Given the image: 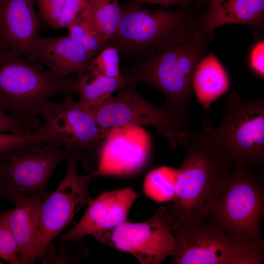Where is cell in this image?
I'll return each mask as SVG.
<instances>
[{
    "instance_id": "obj_1",
    "label": "cell",
    "mask_w": 264,
    "mask_h": 264,
    "mask_svg": "<svg viewBox=\"0 0 264 264\" xmlns=\"http://www.w3.org/2000/svg\"><path fill=\"white\" fill-rule=\"evenodd\" d=\"M184 146L186 155L177 170L175 196L164 206L174 228L192 225L206 217L231 172V166L210 141L204 122L200 132Z\"/></svg>"
},
{
    "instance_id": "obj_12",
    "label": "cell",
    "mask_w": 264,
    "mask_h": 264,
    "mask_svg": "<svg viewBox=\"0 0 264 264\" xmlns=\"http://www.w3.org/2000/svg\"><path fill=\"white\" fill-rule=\"evenodd\" d=\"M173 229L163 206L146 221H125L95 238L133 255L141 264H158L176 252V241Z\"/></svg>"
},
{
    "instance_id": "obj_6",
    "label": "cell",
    "mask_w": 264,
    "mask_h": 264,
    "mask_svg": "<svg viewBox=\"0 0 264 264\" xmlns=\"http://www.w3.org/2000/svg\"><path fill=\"white\" fill-rule=\"evenodd\" d=\"M234 165L206 217L232 238L264 249L260 223L264 209L262 175Z\"/></svg>"
},
{
    "instance_id": "obj_18",
    "label": "cell",
    "mask_w": 264,
    "mask_h": 264,
    "mask_svg": "<svg viewBox=\"0 0 264 264\" xmlns=\"http://www.w3.org/2000/svg\"><path fill=\"white\" fill-rule=\"evenodd\" d=\"M207 10L199 21L206 31L233 23L251 26L255 31L262 27L264 0H210Z\"/></svg>"
},
{
    "instance_id": "obj_27",
    "label": "cell",
    "mask_w": 264,
    "mask_h": 264,
    "mask_svg": "<svg viewBox=\"0 0 264 264\" xmlns=\"http://www.w3.org/2000/svg\"><path fill=\"white\" fill-rule=\"evenodd\" d=\"M42 126L39 121H25L0 110V132L34 133Z\"/></svg>"
},
{
    "instance_id": "obj_30",
    "label": "cell",
    "mask_w": 264,
    "mask_h": 264,
    "mask_svg": "<svg viewBox=\"0 0 264 264\" xmlns=\"http://www.w3.org/2000/svg\"><path fill=\"white\" fill-rule=\"evenodd\" d=\"M264 42L261 41L253 46L250 57V65L254 72L259 77L264 76Z\"/></svg>"
},
{
    "instance_id": "obj_7",
    "label": "cell",
    "mask_w": 264,
    "mask_h": 264,
    "mask_svg": "<svg viewBox=\"0 0 264 264\" xmlns=\"http://www.w3.org/2000/svg\"><path fill=\"white\" fill-rule=\"evenodd\" d=\"M72 153L47 142L21 145L0 154V203L18 197L45 198L52 173Z\"/></svg>"
},
{
    "instance_id": "obj_21",
    "label": "cell",
    "mask_w": 264,
    "mask_h": 264,
    "mask_svg": "<svg viewBox=\"0 0 264 264\" xmlns=\"http://www.w3.org/2000/svg\"><path fill=\"white\" fill-rule=\"evenodd\" d=\"M81 13L110 41L120 22L122 8L118 0H88Z\"/></svg>"
},
{
    "instance_id": "obj_2",
    "label": "cell",
    "mask_w": 264,
    "mask_h": 264,
    "mask_svg": "<svg viewBox=\"0 0 264 264\" xmlns=\"http://www.w3.org/2000/svg\"><path fill=\"white\" fill-rule=\"evenodd\" d=\"M213 34L201 28L193 37L139 60L125 74L136 84L143 83L159 90L165 98L164 105L188 129L191 119L188 105L195 94L194 73Z\"/></svg>"
},
{
    "instance_id": "obj_11",
    "label": "cell",
    "mask_w": 264,
    "mask_h": 264,
    "mask_svg": "<svg viewBox=\"0 0 264 264\" xmlns=\"http://www.w3.org/2000/svg\"><path fill=\"white\" fill-rule=\"evenodd\" d=\"M84 158V154L80 152L68 155L66 158V172L61 182L53 193L42 200L39 212V259L90 199L88 187L96 175L94 172L86 176L78 174V162Z\"/></svg>"
},
{
    "instance_id": "obj_33",
    "label": "cell",
    "mask_w": 264,
    "mask_h": 264,
    "mask_svg": "<svg viewBox=\"0 0 264 264\" xmlns=\"http://www.w3.org/2000/svg\"><path fill=\"white\" fill-rule=\"evenodd\" d=\"M209 1L210 0H208Z\"/></svg>"
},
{
    "instance_id": "obj_25",
    "label": "cell",
    "mask_w": 264,
    "mask_h": 264,
    "mask_svg": "<svg viewBox=\"0 0 264 264\" xmlns=\"http://www.w3.org/2000/svg\"><path fill=\"white\" fill-rule=\"evenodd\" d=\"M46 142L41 129L34 133L0 132V154L21 145L43 144Z\"/></svg>"
},
{
    "instance_id": "obj_32",
    "label": "cell",
    "mask_w": 264,
    "mask_h": 264,
    "mask_svg": "<svg viewBox=\"0 0 264 264\" xmlns=\"http://www.w3.org/2000/svg\"><path fill=\"white\" fill-rule=\"evenodd\" d=\"M10 48L0 40V54L5 50Z\"/></svg>"
},
{
    "instance_id": "obj_29",
    "label": "cell",
    "mask_w": 264,
    "mask_h": 264,
    "mask_svg": "<svg viewBox=\"0 0 264 264\" xmlns=\"http://www.w3.org/2000/svg\"><path fill=\"white\" fill-rule=\"evenodd\" d=\"M88 0H66L58 23V28L67 27L69 23L81 13Z\"/></svg>"
},
{
    "instance_id": "obj_14",
    "label": "cell",
    "mask_w": 264,
    "mask_h": 264,
    "mask_svg": "<svg viewBox=\"0 0 264 264\" xmlns=\"http://www.w3.org/2000/svg\"><path fill=\"white\" fill-rule=\"evenodd\" d=\"M137 198L130 188L104 193L89 199L80 220L61 235L62 241H76L87 235L96 237L100 233L126 221L129 211Z\"/></svg>"
},
{
    "instance_id": "obj_17",
    "label": "cell",
    "mask_w": 264,
    "mask_h": 264,
    "mask_svg": "<svg viewBox=\"0 0 264 264\" xmlns=\"http://www.w3.org/2000/svg\"><path fill=\"white\" fill-rule=\"evenodd\" d=\"M15 207L0 212L16 241L20 263L29 264L39 259V212L42 199L18 197Z\"/></svg>"
},
{
    "instance_id": "obj_19",
    "label": "cell",
    "mask_w": 264,
    "mask_h": 264,
    "mask_svg": "<svg viewBox=\"0 0 264 264\" xmlns=\"http://www.w3.org/2000/svg\"><path fill=\"white\" fill-rule=\"evenodd\" d=\"M229 81L225 70L212 54L203 57L197 65L193 78L197 102L208 109L211 104L228 90Z\"/></svg>"
},
{
    "instance_id": "obj_16",
    "label": "cell",
    "mask_w": 264,
    "mask_h": 264,
    "mask_svg": "<svg viewBox=\"0 0 264 264\" xmlns=\"http://www.w3.org/2000/svg\"><path fill=\"white\" fill-rule=\"evenodd\" d=\"M93 55L75 43L68 36L40 38L32 48L34 64L41 62L50 70L63 77L83 76L89 73Z\"/></svg>"
},
{
    "instance_id": "obj_9",
    "label": "cell",
    "mask_w": 264,
    "mask_h": 264,
    "mask_svg": "<svg viewBox=\"0 0 264 264\" xmlns=\"http://www.w3.org/2000/svg\"><path fill=\"white\" fill-rule=\"evenodd\" d=\"M175 264H262L264 249L232 238L206 216L189 226L174 228Z\"/></svg>"
},
{
    "instance_id": "obj_13",
    "label": "cell",
    "mask_w": 264,
    "mask_h": 264,
    "mask_svg": "<svg viewBox=\"0 0 264 264\" xmlns=\"http://www.w3.org/2000/svg\"><path fill=\"white\" fill-rule=\"evenodd\" d=\"M151 150L149 133L141 126L112 128L98 153V175H124L135 172L147 162Z\"/></svg>"
},
{
    "instance_id": "obj_8",
    "label": "cell",
    "mask_w": 264,
    "mask_h": 264,
    "mask_svg": "<svg viewBox=\"0 0 264 264\" xmlns=\"http://www.w3.org/2000/svg\"><path fill=\"white\" fill-rule=\"evenodd\" d=\"M136 83L131 79L120 89L117 96H111L90 110L103 129L135 125L154 128L172 147L177 140L184 145L194 135L182 120L165 105L156 106L145 100L136 91Z\"/></svg>"
},
{
    "instance_id": "obj_15",
    "label": "cell",
    "mask_w": 264,
    "mask_h": 264,
    "mask_svg": "<svg viewBox=\"0 0 264 264\" xmlns=\"http://www.w3.org/2000/svg\"><path fill=\"white\" fill-rule=\"evenodd\" d=\"M39 30L34 0H0V40L34 65L32 48Z\"/></svg>"
},
{
    "instance_id": "obj_5",
    "label": "cell",
    "mask_w": 264,
    "mask_h": 264,
    "mask_svg": "<svg viewBox=\"0 0 264 264\" xmlns=\"http://www.w3.org/2000/svg\"><path fill=\"white\" fill-rule=\"evenodd\" d=\"M211 144L232 167L242 165L263 172L264 100H248L238 92L228 93L221 121L213 128L204 121Z\"/></svg>"
},
{
    "instance_id": "obj_28",
    "label": "cell",
    "mask_w": 264,
    "mask_h": 264,
    "mask_svg": "<svg viewBox=\"0 0 264 264\" xmlns=\"http://www.w3.org/2000/svg\"><path fill=\"white\" fill-rule=\"evenodd\" d=\"M66 0H35L39 16L45 24L58 28L59 21Z\"/></svg>"
},
{
    "instance_id": "obj_24",
    "label": "cell",
    "mask_w": 264,
    "mask_h": 264,
    "mask_svg": "<svg viewBox=\"0 0 264 264\" xmlns=\"http://www.w3.org/2000/svg\"><path fill=\"white\" fill-rule=\"evenodd\" d=\"M99 54L92 59L89 67V74L91 77L103 76L116 77L121 73L119 71V51L117 48L112 45L106 46Z\"/></svg>"
},
{
    "instance_id": "obj_23",
    "label": "cell",
    "mask_w": 264,
    "mask_h": 264,
    "mask_svg": "<svg viewBox=\"0 0 264 264\" xmlns=\"http://www.w3.org/2000/svg\"><path fill=\"white\" fill-rule=\"evenodd\" d=\"M176 174L177 170L165 166L151 171L144 182L145 194L157 201L172 200L175 196Z\"/></svg>"
},
{
    "instance_id": "obj_22",
    "label": "cell",
    "mask_w": 264,
    "mask_h": 264,
    "mask_svg": "<svg viewBox=\"0 0 264 264\" xmlns=\"http://www.w3.org/2000/svg\"><path fill=\"white\" fill-rule=\"evenodd\" d=\"M67 28L69 38L88 53L93 56L107 46L109 42L81 13L75 17Z\"/></svg>"
},
{
    "instance_id": "obj_26",
    "label": "cell",
    "mask_w": 264,
    "mask_h": 264,
    "mask_svg": "<svg viewBox=\"0 0 264 264\" xmlns=\"http://www.w3.org/2000/svg\"><path fill=\"white\" fill-rule=\"evenodd\" d=\"M0 258L11 264H21L15 238L0 215Z\"/></svg>"
},
{
    "instance_id": "obj_10",
    "label": "cell",
    "mask_w": 264,
    "mask_h": 264,
    "mask_svg": "<svg viewBox=\"0 0 264 264\" xmlns=\"http://www.w3.org/2000/svg\"><path fill=\"white\" fill-rule=\"evenodd\" d=\"M55 103L50 101L41 108L39 115L45 123L41 130L47 142H53L70 152H80L84 160L99 153L109 130L100 127L90 111L72 95Z\"/></svg>"
},
{
    "instance_id": "obj_4",
    "label": "cell",
    "mask_w": 264,
    "mask_h": 264,
    "mask_svg": "<svg viewBox=\"0 0 264 264\" xmlns=\"http://www.w3.org/2000/svg\"><path fill=\"white\" fill-rule=\"evenodd\" d=\"M122 8V17L111 44L123 59L143 60L197 34L201 29L180 10H153L137 2Z\"/></svg>"
},
{
    "instance_id": "obj_20",
    "label": "cell",
    "mask_w": 264,
    "mask_h": 264,
    "mask_svg": "<svg viewBox=\"0 0 264 264\" xmlns=\"http://www.w3.org/2000/svg\"><path fill=\"white\" fill-rule=\"evenodd\" d=\"M130 79L125 74L116 77L103 76L91 77L88 73L81 76L76 88L79 95L78 102L90 111L105 102Z\"/></svg>"
},
{
    "instance_id": "obj_31",
    "label": "cell",
    "mask_w": 264,
    "mask_h": 264,
    "mask_svg": "<svg viewBox=\"0 0 264 264\" xmlns=\"http://www.w3.org/2000/svg\"><path fill=\"white\" fill-rule=\"evenodd\" d=\"M138 3H148L159 5L164 7H169L174 5L184 6L195 0H133Z\"/></svg>"
},
{
    "instance_id": "obj_3",
    "label": "cell",
    "mask_w": 264,
    "mask_h": 264,
    "mask_svg": "<svg viewBox=\"0 0 264 264\" xmlns=\"http://www.w3.org/2000/svg\"><path fill=\"white\" fill-rule=\"evenodd\" d=\"M81 76L44 71L18 51L7 49L0 54V110L25 121H39L41 108L51 98L78 94Z\"/></svg>"
}]
</instances>
